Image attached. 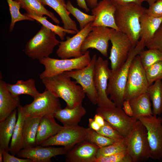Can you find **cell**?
I'll use <instances>...</instances> for the list:
<instances>
[{
  "label": "cell",
  "mask_w": 162,
  "mask_h": 162,
  "mask_svg": "<svg viewBox=\"0 0 162 162\" xmlns=\"http://www.w3.org/2000/svg\"><path fill=\"white\" fill-rule=\"evenodd\" d=\"M140 39L146 43L150 40L162 23V17H157L145 13L140 18Z\"/></svg>",
  "instance_id": "obj_26"
},
{
  "label": "cell",
  "mask_w": 162,
  "mask_h": 162,
  "mask_svg": "<svg viewBox=\"0 0 162 162\" xmlns=\"http://www.w3.org/2000/svg\"><path fill=\"white\" fill-rule=\"evenodd\" d=\"M141 63L145 70L155 63L162 61V52L154 49H144L139 54Z\"/></svg>",
  "instance_id": "obj_34"
},
{
  "label": "cell",
  "mask_w": 162,
  "mask_h": 162,
  "mask_svg": "<svg viewBox=\"0 0 162 162\" xmlns=\"http://www.w3.org/2000/svg\"><path fill=\"white\" fill-rule=\"evenodd\" d=\"M138 120L147 130L150 158L154 160L162 159V118L153 114L140 117Z\"/></svg>",
  "instance_id": "obj_11"
},
{
  "label": "cell",
  "mask_w": 162,
  "mask_h": 162,
  "mask_svg": "<svg viewBox=\"0 0 162 162\" xmlns=\"http://www.w3.org/2000/svg\"><path fill=\"white\" fill-rule=\"evenodd\" d=\"M145 70L149 86L157 80H162V61L155 63Z\"/></svg>",
  "instance_id": "obj_38"
},
{
  "label": "cell",
  "mask_w": 162,
  "mask_h": 162,
  "mask_svg": "<svg viewBox=\"0 0 162 162\" xmlns=\"http://www.w3.org/2000/svg\"><path fill=\"white\" fill-rule=\"evenodd\" d=\"M149 86L145 70L138 55L130 66L125 90V100H130L147 92Z\"/></svg>",
  "instance_id": "obj_7"
},
{
  "label": "cell",
  "mask_w": 162,
  "mask_h": 162,
  "mask_svg": "<svg viewBox=\"0 0 162 162\" xmlns=\"http://www.w3.org/2000/svg\"><path fill=\"white\" fill-rule=\"evenodd\" d=\"M93 119L100 125V127L104 125L105 121L101 115L96 113Z\"/></svg>",
  "instance_id": "obj_48"
},
{
  "label": "cell",
  "mask_w": 162,
  "mask_h": 162,
  "mask_svg": "<svg viewBox=\"0 0 162 162\" xmlns=\"http://www.w3.org/2000/svg\"><path fill=\"white\" fill-rule=\"evenodd\" d=\"M46 88L58 98L63 99L66 106L72 108L81 104L86 93L80 85L63 73L41 79Z\"/></svg>",
  "instance_id": "obj_2"
},
{
  "label": "cell",
  "mask_w": 162,
  "mask_h": 162,
  "mask_svg": "<svg viewBox=\"0 0 162 162\" xmlns=\"http://www.w3.org/2000/svg\"><path fill=\"white\" fill-rule=\"evenodd\" d=\"M114 2L116 0H112Z\"/></svg>",
  "instance_id": "obj_52"
},
{
  "label": "cell",
  "mask_w": 162,
  "mask_h": 162,
  "mask_svg": "<svg viewBox=\"0 0 162 162\" xmlns=\"http://www.w3.org/2000/svg\"><path fill=\"white\" fill-rule=\"evenodd\" d=\"M117 4L112 0H101L91 10L92 15L95 16L92 23V27L102 26L119 31L115 21V14Z\"/></svg>",
  "instance_id": "obj_17"
},
{
  "label": "cell",
  "mask_w": 162,
  "mask_h": 162,
  "mask_svg": "<svg viewBox=\"0 0 162 162\" xmlns=\"http://www.w3.org/2000/svg\"><path fill=\"white\" fill-rule=\"evenodd\" d=\"M145 41L140 39L136 45L132 47L124 63L118 69H111L106 90L107 95L116 107L122 108L124 99L125 90L131 64L136 56L144 49Z\"/></svg>",
  "instance_id": "obj_1"
},
{
  "label": "cell",
  "mask_w": 162,
  "mask_h": 162,
  "mask_svg": "<svg viewBox=\"0 0 162 162\" xmlns=\"http://www.w3.org/2000/svg\"><path fill=\"white\" fill-rule=\"evenodd\" d=\"M105 162H133L127 150L105 156Z\"/></svg>",
  "instance_id": "obj_41"
},
{
  "label": "cell",
  "mask_w": 162,
  "mask_h": 162,
  "mask_svg": "<svg viewBox=\"0 0 162 162\" xmlns=\"http://www.w3.org/2000/svg\"><path fill=\"white\" fill-rule=\"evenodd\" d=\"M97 55L94 54L89 64L81 69L66 71L63 73L75 80L82 87L91 102L97 105L98 94L94 82V74Z\"/></svg>",
  "instance_id": "obj_10"
},
{
  "label": "cell",
  "mask_w": 162,
  "mask_h": 162,
  "mask_svg": "<svg viewBox=\"0 0 162 162\" xmlns=\"http://www.w3.org/2000/svg\"><path fill=\"white\" fill-rule=\"evenodd\" d=\"M4 151L0 149V162H3V152Z\"/></svg>",
  "instance_id": "obj_50"
},
{
  "label": "cell",
  "mask_w": 162,
  "mask_h": 162,
  "mask_svg": "<svg viewBox=\"0 0 162 162\" xmlns=\"http://www.w3.org/2000/svg\"><path fill=\"white\" fill-rule=\"evenodd\" d=\"M146 13L148 15L157 17H162V0H157L149 5L146 8Z\"/></svg>",
  "instance_id": "obj_42"
},
{
  "label": "cell",
  "mask_w": 162,
  "mask_h": 162,
  "mask_svg": "<svg viewBox=\"0 0 162 162\" xmlns=\"http://www.w3.org/2000/svg\"><path fill=\"white\" fill-rule=\"evenodd\" d=\"M87 129V128L78 125L64 127L56 134L40 145L44 146H61L70 149L86 139Z\"/></svg>",
  "instance_id": "obj_13"
},
{
  "label": "cell",
  "mask_w": 162,
  "mask_h": 162,
  "mask_svg": "<svg viewBox=\"0 0 162 162\" xmlns=\"http://www.w3.org/2000/svg\"><path fill=\"white\" fill-rule=\"evenodd\" d=\"M146 1L147 0H116L114 2L117 5L132 3L141 5L143 2Z\"/></svg>",
  "instance_id": "obj_45"
},
{
  "label": "cell",
  "mask_w": 162,
  "mask_h": 162,
  "mask_svg": "<svg viewBox=\"0 0 162 162\" xmlns=\"http://www.w3.org/2000/svg\"><path fill=\"white\" fill-rule=\"evenodd\" d=\"M56 34L42 25L40 30L26 44L25 53L33 59L39 60L49 57L60 43Z\"/></svg>",
  "instance_id": "obj_4"
},
{
  "label": "cell",
  "mask_w": 162,
  "mask_h": 162,
  "mask_svg": "<svg viewBox=\"0 0 162 162\" xmlns=\"http://www.w3.org/2000/svg\"><path fill=\"white\" fill-rule=\"evenodd\" d=\"M147 92L148 94L153 106V115H160L162 112V82L158 80L150 85Z\"/></svg>",
  "instance_id": "obj_31"
},
{
  "label": "cell",
  "mask_w": 162,
  "mask_h": 162,
  "mask_svg": "<svg viewBox=\"0 0 162 162\" xmlns=\"http://www.w3.org/2000/svg\"><path fill=\"white\" fill-rule=\"evenodd\" d=\"M108 61L99 56L96 61L94 74V82L98 99L97 105L98 107L113 108L115 104L108 97L106 93L111 70L108 66Z\"/></svg>",
  "instance_id": "obj_9"
},
{
  "label": "cell",
  "mask_w": 162,
  "mask_h": 162,
  "mask_svg": "<svg viewBox=\"0 0 162 162\" xmlns=\"http://www.w3.org/2000/svg\"><path fill=\"white\" fill-rule=\"evenodd\" d=\"M44 5H48L52 8L60 17L64 28L78 32L76 24L70 17V13L67 9L65 0H39Z\"/></svg>",
  "instance_id": "obj_23"
},
{
  "label": "cell",
  "mask_w": 162,
  "mask_h": 162,
  "mask_svg": "<svg viewBox=\"0 0 162 162\" xmlns=\"http://www.w3.org/2000/svg\"><path fill=\"white\" fill-rule=\"evenodd\" d=\"M9 152L4 151L3 160V162H33L31 159L16 157L10 154Z\"/></svg>",
  "instance_id": "obj_43"
},
{
  "label": "cell",
  "mask_w": 162,
  "mask_h": 162,
  "mask_svg": "<svg viewBox=\"0 0 162 162\" xmlns=\"http://www.w3.org/2000/svg\"><path fill=\"white\" fill-rule=\"evenodd\" d=\"M55 118L52 114L46 115L41 118L36 136V146L40 145L64 127L58 124Z\"/></svg>",
  "instance_id": "obj_20"
},
{
  "label": "cell",
  "mask_w": 162,
  "mask_h": 162,
  "mask_svg": "<svg viewBox=\"0 0 162 162\" xmlns=\"http://www.w3.org/2000/svg\"><path fill=\"white\" fill-rule=\"evenodd\" d=\"M7 83L0 80V122L7 118L20 105L19 97H13L8 90Z\"/></svg>",
  "instance_id": "obj_21"
},
{
  "label": "cell",
  "mask_w": 162,
  "mask_h": 162,
  "mask_svg": "<svg viewBox=\"0 0 162 162\" xmlns=\"http://www.w3.org/2000/svg\"><path fill=\"white\" fill-rule=\"evenodd\" d=\"M52 146L37 145L23 148L18 152L16 155L20 158L31 159L33 162H50L53 157L65 155L69 149L64 147L57 148Z\"/></svg>",
  "instance_id": "obj_18"
},
{
  "label": "cell",
  "mask_w": 162,
  "mask_h": 162,
  "mask_svg": "<svg viewBox=\"0 0 162 162\" xmlns=\"http://www.w3.org/2000/svg\"><path fill=\"white\" fill-rule=\"evenodd\" d=\"M126 150V140L124 137L112 144L99 148L96 153V157L109 156Z\"/></svg>",
  "instance_id": "obj_36"
},
{
  "label": "cell",
  "mask_w": 162,
  "mask_h": 162,
  "mask_svg": "<svg viewBox=\"0 0 162 162\" xmlns=\"http://www.w3.org/2000/svg\"><path fill=\"white\" fill-rule=\"evenodd\" d=\"M125 138L127 150L133 162L144 161L150 158L147 130L139 120Z\"/></svg>",
  "instance_id": "obj_6"
},
{
  "label": "cell",
  "mask_w": 162,
  "mask_h": 162,
  "mask_svg": "<svg viewBox=\"0 0 162 162\" xmlns=\"http://www.w3.org/2000/svg\"><path fill=\"white\" fill-rule=\"evenodd\" d=\"M157 0H147L146 1L148 2L149 5L155 2Z\"/></svg>",
  "instance_id": "obj_51"
},
{
  "label": "cell",
  "mask_w": 162,
  "mask_h": 162,
  "mask_svg": "<svg viewBox=\"0 0 162 162\" xmlns=\"http://www.w3.org/2000/svg\"><path fill=\"white\" fill-rule=\"evenodd\" d=\"M133 110L132 117L137 120L140 117L153 114L151 108L149 96L147 92L129 100Z\"/></svg>",
  "instance_id": "obj_27"
},
{
  "label": "cell",
  "mask_w": 162,
  "mask_h": 162,
  "mask_svg": "<svg viewBox=\"0 0 162 162\" xmlns=\"http://www.w3.org/2000/svg\"><path fill=\"white\" fill-rule=\"evenodd\" d=\"M24 14L34 19L42 24V26L53 32L59 37L62 40H64L65 36L67 33L75 34L77 33L74 30L66 29L58 25H56L53 24L47 19V18L45 16H37L30 15L27 13H25Z\"/></svg>",
  "instance_id": "obj_32"
},
{
  "label": "cell",
  "mask_w": 162,
  "mask_h": 162,
  "mask_svg": "<svg viewBox=\"0 0 162 162\" xmlns=\"http://www.w3.org/2000/svg\"><path fill=\"white\" fill-rule=\"evenodd\" d=\"M89 127L96 131L98 130L100 128V125L93 118H90L88 119Z\"/></svg>",
  "instance_id": "obj_46"
},
{
  "label": "cell",
  "mask_w": 162,
  "mask_h": 162,
  "mask_svg": "<svg viewBox=\"0 0 162 162\" xmlns=\"http://www.w3.org/2000/svg\"><path fill=\"white\" fill-rule=\"evenodd\" d=\"M19 3L20 7L28 14L37 16L46 15L56 23L59 24L60 21L52 12L47 10L39 0H15Z\"/></svg>",
  "instance_id": "obj_29"
},
{
  "label": "cell",
  "mask_w": 162,
  "mask_h": 162,
  "mask_svg": "<svg viewBox=\"0 0 162 162\" xmlns=\"http://www.w3.org/2000/svg\"><path fill=\"white\" fill-rule=\"evenodd\" d=\"M112 44L110 56L111 70H115L122 66L127 60L132 47V43L125 34L115 30L110 40Z\"/></svg>",
  "instance_id": "obj_14"
},
{
  "label": "cell",
  "mask_w": 162,
  "mask_h": 162,
  "mask_svg": "<svg viewBox=\"0 0 162 162\" xmlns=\"http://www.w3.org/2000/svg\"><path fill=\"white\" fill-rule=\"evenodd\" d=\"M97 132L116 141L121 140L124 138L106 121L104 125L101 127Z\"/></svg>",
  "instance_id": "obj_39"
},
{
  "label": "cell",
  "mask_w": 162,
  "mask_h": 162,
  "mask_svg": "<svg viewBox=\"0 0 162 162\" xmlns=\"http://www.w3.org/2000/svg\"><path fill=\"white\" fill-rule=\"evenodd\" d=\"M8 5L9 10L11 17V22L9 31H13L15 23L18 21L28 20L33 21L34 20L24 14H22L20 11V5L16 0H6Z\"/></svg>",
  "instance_id": "obj_33"
},
{
  "label": "cell",
  "mask_w": 162,
  "mask_h": 162,
  "mask_svg": "<svg viewBox=\"0 0 162 162\" xmlns=\"http://www.w3.org/2000/svg\"><path fill=\"white\" fill-rule=\"evenodd\" d=\"M91 58L89 51H86L81 57L72 58L58 59L49 57L39 60L44 65L45 70L40 75L41 79L53 76L64 72L82 69L90 63Z\"/></svg>",
  "instance_id": "obj_5"
},
{
  "label": "cell",
  "mask_w": 162,
  "mask_h": 162,
  "mask_svg": "<svg viewBox=\"0 0 162 162\" xmlns=\"http://www.w3.org/2000/svg\"><path fill=\"white\" fill-rule=\"evenodd\" d=\"M145 45L148 49H156L162 52V23L153 37Z\"/></svg>",
  "instance_id": "obj_40"
},
{
  "label": "cell",
  "mask_w": 162,
  "mask_h": 162,
  "mask_svg": "<svg viewBox=\"0 0 162 162\" xmlns=\"http://www.w3.org/2000/svg\"><path fill=\"white\" fill-rule=\"evenodd\" d=\"M7 86L12 95L14 97L25 94L30 95L34 98L40 94L37 89L35 81L32 78L26 80H19L14 84L7 83Z\"/></svg>",
  "instance_id": "obj_30"
},
{
  "label": "cell",
  "mask_w": 162,
  "mask_h": 162,
  "mask_svg": "<svg viewBox=\"0 0 162 162\" xmlns=\"http://www.w3.org/2000/svg\"><path fill=\"white\" fill-rule=\"evenodd\" d=\"M146 8L134 3L117 5L115 14L116 26L119 30L127 35L133 47L140 39V18Z\"/></svg>",
  "instance_id": "obj_3"
},
{
  "label": "cell",
  "mask_w": 162,
  "mask_h": 162,
  "mask_svg": "<svg viewBox=\"0 0 162 162\" xmlns=\"http://www.w3.org/2000/svg\"><path fill=\"white\" fill-rule=\"evenodd\" d=\"M92 22L80 30L73 36L67 37L65 41L60 42L56 53L61 59L78 58L83 54L81 50L82 45L88 33L92 29Z\"/></svg>",
  "instance_id": "obj_16"
},
{
  "label": "cell",
  "mask_w": 162,
  "mask_h": 162,
  "mask_svg": "<svg viewBox=\"0 0 162 162\" xmlns=\"http://www.w3.org/2000/svg\"><path fill=\"white\" fill-rule=\"evenodd\" d=\"M96 112L124 137L130 133L137 121L126 115L122 108L117 107L111 108L98 107Z\"/></svg>",
  "instance_id": "obj_12"
},
{
  "label": "cell",
  "mask_w": 162,
  "mask_h": 162,
  "mask_svg": "<svg viewBox=\"0 0 162 162\" xmlns=\"http://www.w3.org/2000/svg\"><path fill=\"white\" fill-rule=\"evenodd\" d=\"M115 29L108 27H92L82 45L81 50L83 54L89 48L98 50L104 56H108L109 41Z\"/></svg>",
  "instance_id": "obj_15"
},
{
  "label": "cell",
  "mask_w": 162,
  "mask_h": 162,
  "mask_svg": "<svg viewBox=\"0 0 162 162\" xmlns=\"http://www.w3.org/2000/svg\"><path fill=\"white\" fill-rule=\"evenodd\" d=\"M22 105L17 108V118L13 134L10 141L9 152L13 155H16L18 152L23 148V136L24 123L25 116Z\"/></svg>",
  "instance_id": "obj_25"
},
{
  "label": "cell",
  "mask_w": 162,
  "mask_h": 162,
  "mask_svg": "<svg viewBox=\"0 0 162 162\" xmlns=\"http://www.w3.org/2000/svg\"><path fill=\"white\" fill-rule=\"evenodd\" d=\"M40 118L38 117H25L23 130V148L36 146V136Z\"/></svg>",
  "instance_id": "obj_28"
},
{
  "label": "cell",
  "mask_w": 162,
  "mask_h": 162,
  "mask_svg": "<svg viewBox=\"0 0 162 162\" xmlns=\"http://www.w3.org/2000/svg\"><path fill=\"white\" fill-rule=\"evenodd\" d=\"M66 7L70 14L74 16L78 22L80 30L83 28L89 23L92 22L95 19V16L86 14L75 7L70 0H68L66 3Z\"/></svg>",
  "instance_id": "obj_35"
},
{
  "label": "cell",
  "mask_w": 162,
  "mask_h": 162,
  "mask_svg": "<svg viewBox=\"0 0 162 162\" xmlns=\"http://www.w3.org/2000/svg\"><path fill=\"white\" fill-rule=\"evenodd\" d=\"M86 140L98 146L99 148L112 144L116 142L91 129L87 128Z\"/></svg>",
  "instance_id": "obj_37"
},
{
  "label": "cell",
  "mask_w": 162,
  "mask_h": 162,
  "mask_svg": "<svg viewBox=\"0 0 162 162\" xmlns=\"http://www.w3.org/2000/svg\"><path fill=\"white\" fill-rule=\"evenodd\" d=\"M17 116L16 109L5 119L0 122V149L9 151V143L16 122Z\"/></svg>",
  "instance_id": "obj_24"
},
{
  "label": "cell",
  "mask_w": 162,
  "mask_h": 162,
  "mask_svg": "<svg viewBox=\"0 0 162 162\" xmlns=\"http://www.w3.org/2000/svg\"><path fill=\"white\" fill-rule=\"evenodd\" d=\"M22 108L26 117L41 118L46 115H53L62 108L59 98L46 90L34 98L30 104L22 106Z\"/></svg>",
  "instance_id": "obj_8"
},
{
  "label": "cell",
  "mask_w": 162,
  "mask_h": 162,
  "mask_svg": "<svg viewBox=\"0 0 162 162\" xmlns=\"http://www.w3.org/2000/svg\"><path fill=\"white\" fill-rule=\"evenodd\" d=\"M78 6L84 9L86 12H89L90 9L88 6L86 0H76Z\"/></svg>",
  "instance_id": "obj_47"
},
{
  "label": "cell",
  "mask_w": 162,
  "mask_h": 162,
  "mask_svg": "<svg viewBox=\"0 0 162 162\" xmlns=\"http://www.w3.org/2000/svg\"><path fill=\"white\" fill-rule=\"evenodd\" d=\"M99 148L85 140L70 149L65 154L68 162H92Z\"/></svg>",
  "instance_id": "obj_19"
},
{
  "label": "cell",
  "mask_w": 162,
  "mask_h": 162,
  "mask_svg": "<svg viewBox=\"0 0 162 162\" xmlns=\"http://www.w3.org/2000/svg\"><path fill=\"white\" fill-rule=\"evenodd\" d=\"M87 4L89 8L92 9L98 4V0H86Z\"/></svg>",
  "instance_id": "obj_49"
},
{
  "label": "cell",
  "mask_w": 162,
  "mask_h": 162,
  "mask_svg": "<svg viewBox=\"0 0 162 162\" xmlns=\"http://www.w3.org/2000/svg\"><path fill=\"white\" fill-rule=\"evenodd\" d=\"M125 113L129 116L132 117L133 116L132 109L129 100H124L122 108Z\"/></svg>",
  "instance_id": "obj_44"
},
{
  "label": "cell",
  "mask_w": 162,
  "mask_h": 162,
  "mask_svg": "<svg viewBox=\"0 0 162 162\" xmlns=\"http://www.w3.org/2000/svg\"><path fill=\"white\" fill-rule=\"evenodd\" d=\"M86 113V110L82 104L72 108L66 106L56 112L53 116L64 127L78 125L81 119Z\"/></svg>",
  "instance_id": "obj_22"
}]
</instances>
